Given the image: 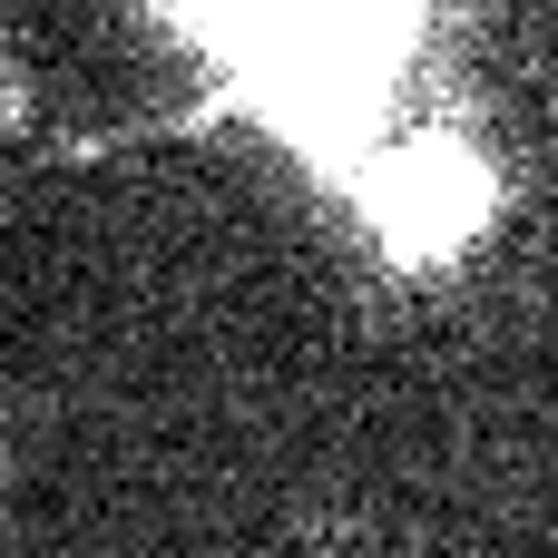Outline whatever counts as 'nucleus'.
<instances>
[{"label": "nucleus", "mask_w": 558, "mask_h": 558, "mask_svg": "<svg viewBox=\"0 0 558 558\" xmlns=\"http://www.w3.org/2000/svg\"><path fill=\"white\" fill-rule=\"evenodd\" d=\"M265 108L333 128L402 69L422 0H167Z\"/></svg>", "instance_id": "obj_1"}]
</instances>
